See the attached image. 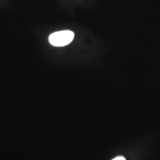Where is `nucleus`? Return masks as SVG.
Segmentation results:
<instances>
[{
    "label": "nucleus",
    "instance_id": "f257e3e1",
    "mask_svg": "<svg viewBox=\"0 0 160 160\" xmlns=\"http://www.w3.org/2000/svg\"><path fill=\"white\" fill-rule=\"evenodd\" d=\"M74 38V33L71 30H62L53 33L49 37V42L52 45L57 47L67 46Z\"/></svg>",
    "mask_w": 160,
    "mask_h": 160
},
{
    "label": "nucleus",
    "instance_id": "f03ea898",
    "mask_svg": "<svg viewBox=\"0 0 160 160\" xmlns=\"http://www.w3.org/2000/svg\"><path fill=\"white\" fill-rule=\"evenodd\" d=\"M113 160H126L123 157H118Z\"/></svg>",
    "mask_w": 160,
    "mask_h": 160
}]
</instances>
